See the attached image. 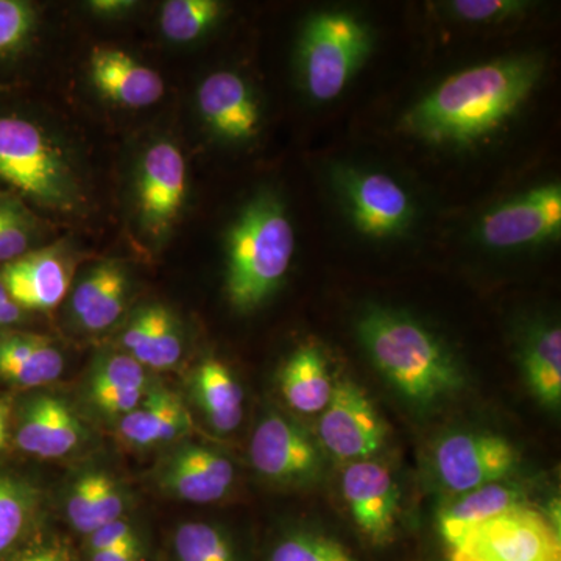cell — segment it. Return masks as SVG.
I'll return each instance as SVG.
<instances>
[{
	"mask_svg": "<svg viewBox=\"0 0 561 561\" xmlns=\"http://www.w3.org/2000/svg\"><path fill=\"white\" fill-rule=\"evenodd\" d=\"M542 70L535 57L476 66L443 81L408 114L405 124L435 142H470L496 130L518 110Z\"/></svg>",
	"mask_w": 561,
	"mask_h": 561,
	"instance_id": "obj_1",
	"label": "cell"
},
{
	"mask_svg": "<svg viewBox=\"0 0 561 561\" xmlns=\"http://www.w3.org/2000/svg\"><path fill=\"white\" fill-rule=\"evenodd\" d=\"M359 335L378 370L409 401L432 404L459 389L461 375L451 354L411 317L382 309L368 312Z\"/></svg>",
	"mask_w": 561,
	"mask_h": 561,
	"instance_id": "obj_2",
	"label": "cell"
},
{
	"mask_svg": "<svg viewBox=\"0 0 561 561\" xmlns=\"http://www.w3.org/2000/svg\"><path fill=\"white\" fill-rule=\"evenodd\" d=\"M295 232L283 205L261 195L242 210L228 238L227 291L241 311L257 308L289 271Z\"/></svg>",
	"mask_w": 561,
	"mask_h": 561,
	"instance_id": "obj_3",
	"label": "cell"
},
{
	"mask_svg": "<svg viewBox=\"0 0 561 561\" xmlns=\"http://www.w3.org/2000/svg\"><path fill=\"white\" fill-rule=\"evenodd\" d=\"M0 192L46 206L72 201V181L43 128L16 110H0Z\"/></svg>",
	"mask_w": 561,
	"mask_h": 561,
	"instance_id": "obj_4",
	"label": "cell"
},
{
	"mask_svg": "<svg viewBox=\"0 0 561 561\" xmlns=\"http://www.w3.org/2000/svg\"><path fill=\"white\" fill-rule=\"evenodd\" d=\"M367 27L346 13H321L302 32L300 66L317 102L337 98L370 51Z\"/></svg>",
	"mask_w": 561,
	"mask_h": 561,
	"instance_id": "obj_5",
	"label": "cell"
},
{
	"mask_svg": "<svg viewBox=\"0 0 561 561\" xmlns=\"http://www.w3.org/2000/svg\"><path fill=\"white\" fill-rule=\"evenodd\" d=\"M449 561H561L560 535L540 512L522 505L467 531Z\"/></svg>",
	"mask_w": 561,
	"mask_h": 561,
	"instance_id": "obj_6",
	"label": "cell"
},
{
	"mask_svg": "<svg viewBox=\"0 0 561 561\" xmlns=\"http://www.w3.org/2000/svg\"><path fill=\"white\" fill-rule=\"evenodd\" d=\"M319 424L321 445L335 459L365 460L386 443V424L365 391L339 381Z\"/></svg>",
	"mask_w": 561,
	"mask_h": 561,
	"instance_id": "obj_7",
	"label": "cell"
},
{
	"mask_svg": "<svg viewBox=\"0 0 561 561\" xmlns=\"http://www.w3.org/2000/svg\"><path fill=\"white\" fill-rule=\"evenodd\" d=\"M516 460L511 443L491 434L449 435L434 454L438 481L456 494L501 481L511 474Z\"/></svg>",
	"mask_w": 561,
	"mask_h": 561,
	"instance_id": "obj_8",
	"label": "cell"
},
{
	"mask_svg": "<svg viewBox=\"0 0 561 561\" xmlns=\"http://www.w3.org/2000/svg\"><path fill=\"white\" fill-rule=\"evenodd\" d=\"M250 460L257 474L279 485L311 481L321 467L320 451L311 435L276 413L265 416L254 430Z\"/></svg>",
	"mask_w": 561,
	"mask_h": 561,
	"instance_id": "obj_9",
	"label": "cell"
},
{
	"mask_svg": "<svg viewBox=\"0 0 561 561\" xmlns=\"http://www.w3.org/2000/svg\"><path fill=\"white\" fill-rule=\"evenodd\" d=\"M234 474V465L216 449L181 445L158 463L154 483L173 500L210 504L230 493Z\"/></svg>",
	"mask_w": 561,
	"mask_h": 561,
	"instance_id": "obj_10",
	"label": "cell"
},
{
	"mask_svg": "<svg viewBox=\"0 0 561 561\" xmlns=\"http://www.w3.org/2000/svg\"><path fill=\"white\" fill-rule=\"evenodd\" d=\"M337 184L362 232L376 238L398 234L411 224L413 208L397 180L378 172L342 169Z\"/></svg>",
	"mask_w": 561,
	"mask_h": 561,
	"instance_id": "obj_11",
	"label": "cell"
},
{
	"mask_svg": "<svg viewBox=\"0 0 561 561\" xmlns=\"http://www.w3.org/2000/svg\"><path fill=\"white\" fill-rule=\"evenodd\" d=\"M560 230L561 187L548 184L486 214L481 234L493 249H513L556 238Z\"/></svg>",
	"mask_w": 561,
	"mask_h": 561,
	"instance_id": "obj_12",
	"label": "cell"
},
{
	"mask_svg": "<svg viewBox=\"0 0 561 561\" xmlns=\"http://www.w3.org/2000/svg\"><path fill=\"white\" fill-rule=\"evenodd\" d=\"M342 491L357 527L371 541L389 540L400 511V490L389 468L370 459L350 461Z\"/></svg>",
	"mask_w": 561,
	"mask_h": 561,
	"instance_id": "obj_13",
	"label": "cell"
},
{
	"mask_svg": "<svg viewBox=\"0 0 561 561\" xmlns=\"http://www.w3.org/2000/svg\"><path fill=\"white\" fill-rule=\"evenodd\" d=\"M186 197V162L171 142L150 147L139 175V209L151 234H164L183 208Z\"/></svg>",
	"mask_w": 561,
	"mask_h": 561,
	"instance_id": "obj_14",
	"label": "cell"
},
{
	"mask_svg": "<svg viewBox=\"0 0 561 561\" xmlns=\"http://www.w3.org/2000/svg\"><path fill=\"white\" fill-rule=\"evenodd\" d=\"M87 431L68 402L39 394L22 405L16 427L18 446L38 459L68 457L83 445Z\"/></svg>",
	"mask_w": 561,
	"mask_h": 561,
	"instance_id": "obj_15",
	"label": "cell"
},
{
	"mask_svg": "<svg viewBox=\"0 0 561 561\" xmlns=\"http://www.w3.org/2000/svg\"><path fill=\"white\" fill-rule=\"evenodd\" d=\"M0 280L22 311H50L65 298L69 271L50 250H32L0 267Z\"/></svg>",
	"mask_w": 561,
	"mask_h": 561,
	"instance_id": "obj_16",
	"label": "cell"
},
{
	"mask_svg": "<svg viewBox=\"0 0 561 561\" xmlns=\"http://www.w3.org/2000/svg\"><path fill=\"white\" fill-rule=\"evenodd\" d=\"M192 430L191 413L175 393L150 386L138 408L119 420V437L131 448L150 449L171 445Z\"/></svg>",
	"mask_w": 561,
	"mask_h": 561,
	"instance_id": "obj_17",
	"label": "cell"
},
{
	"mask_svg": "<svg viewBox=\"0 0 561 561\" xmlns=\"http://www.w3.org/2000/svg\"><path fill=\"white\" fill-rule=\"evenodd\" d=\"M198 108L206 124L228 139H245L260 127V110L241 77L216 72L198 88Z\"/></svg>",
	"mask_w": 561,
	"mask_h": 561,
	"instance_id": "obj_18",
	"label": "cell"
},
{
	"mask_svg": "<svg viewBox=\"0 0 561 561\" xmlns=\"http://www.w3.org/2000/svg\"><path fill=\"white\" fill-rule=\"evenodd\" d=\"M91 79L103 98L128 108L153 105L164 94V83L153 69L117 49L92 54Z\"/></svg>",
	"mask_w": 561,
	"mask_h": 561,
	"instance_id": "obj_19",
	"label": "cell"
},
{
	"mask_svg": "<svg viewBox=\"0 0 561 561\" xmlns=\"http://www.w3.org/2000/svg\"><path fill=\"white\" fill-rule=\"evenodd\" d=\"M149 389V376L139 362L127 353H111L92 367L87 394L95 411L119 421L138 408Z\"/></svg>",
	"mask_w": 561,
	"mask_h": 561,
	"instance_id": "obj_20",
	"label": "cell"
},
{
	"mask_svg": "<svg viewBox=\"0 0 561 561\" xmlns=\"http://www.w3.org/2000/svg\"><path fill=\"white\" fill-rule=\"evenodd\" d=\"M127 508V491L108 471L81 472L66 494V522L80 538L88 537L105 524L125 518Z\"/></svg>",
	"mask_w": 561,
	"mask_h": 561,
	"instance_id": "obj_21",
	"label": "cell"
},
{
	"mask_svg": "<svg viewBox=\"0 0 561 561\" xmlns=\"http://www.w3.org/2000/svg\"><path fill=\"white\" fill-rule=\"evenodd\" d=\"M65 371V357L50 339L31 332H0V379L36 389L57 381Z\"/></svg>",
	"mask_w": 561,
	"mask_h": 561,
	"instance_id": "obj_22",
	"label": "cell"
},
{
	"mask_svg": "<svg viewBox=\"0 0 561 561\" xmlns=\"http://www.w3.org/2000/svg\"><path fill=\"white\" fill-rule=\"evenodd\" d=\"M122 345L146 370H171L183 357L179 323L162 305H149L136 312L122 334Z\"/></svg>",
	"mask_w": 561,
	"mask_h": 561,
	"instance_id": "obj_23",
	"label": "cell"
},
{
	"mask_svg": "<svg viewBox=\"0 0 561 561\" xmlns=\"http://www.w3.org/2000/svg\"><path fill=\"white\" fill-rule=\"evenodd\" d=\"M128 278L116 262H103L92 268L72 295L70 309L83 330H108L121 319L127 301Z\"/></svg>",
	"mask_w": 561,
	"mask_h": 561,
	"instance_id": "obj_24",
	"label": "cell"
},
{
	"mask_svg": "<svg viewBox=\"0 0 561 561\" xmlns=\"http://www.w3.org/2000/svg\"><path fill=\"white\" fill-rule=\"evenodd\" d=\"M192 394L217 434H231L242 423L243 390L224 362L206 359L195 368Z\"/></svg>",
	"mask_w": 561,
	"mask_h": 561,
	"instance_id": "obj_25",
	"label": "cell"
},
{
	"mask_svg": "<svg viewBox=\"0 0 561 561\" xmlns=\"http://www.w3.org/2000/svg\"><path fill=\"white\" fill-rule=\"evenodd\" d=\"M41 530V491L25 479L0 471V561L10 559Z\"/></svg>",
	"mask_w": 561,
	"mask_h": 561,
	"instance_id": "obj_26",
	"label": "cell"
},
{
	"mask_svg": "<svg viewBox=\"0 0 561 561\" xmlns=\"http://www.w3.org/2000/svg\"><path fill=\"white\" fill-rule=\"evenodd\" d=\"M524 496L516 486L507 483H486L479 489L459 494L456 501L446 505L440 515L443 538L449 546H456L467 531L479 524L489 522L501 513L522 507Z\"/></svg>",
	"mask_w": 561,
	"mask_h": 561,
	"instance_id": "obj_27",
	"label": "cell"
},
{
	"mask_svg": "<svg viewBox=\"0 0 561 561\" xmlns=\"http://www.w3.org/2000/svg\"><path fill=\"white\" fill-rule=\"evenodd\" d=\"M280 391L294 411L313 415L330 404L335 383L323 354L316 346L295 351L280 371Z\"/></svg>",
	"mask_w": 561,
	"mask_h": 561,
	"instance_id": "obj_28",
	"label": "cell"
},
{
	"mask_svg": "<svg viewBox=\"0 0 561 561\" xmlns=\"http://www.w3.org/2000/svg\"><path fill=\"white\" fill-rule=\"evenodd\" d=\"M169 561H241L238 546L227 530L216 524H180L169 541Z\"/></svg>",
	"mask_w": 561,
	"mask_h": 561,
	"instance_id": "obj_29",
	"label": "cell"
},
{
	"mask_svg": "<svg viewBox=\"0 0 561 561\" xmlns=\"http://www.w3.org/2000/svg\"><path fill=\"white\" fill-rule=\"evenodd\" d=\"M527 379L531 390L545 404L559 408L561 400V332L549 328L538 332L527 348Z\"/></svg>",
	"mask_w": 561,
	"mask_h": 561,
	"instance_id": "obj_30",
	"label": "cell"
},
{
	"mask_svg": "<svg viewBox=\"0 0 561 561\" xmlns=\"http://www.w3.org/2000/svg\"><path fill=\"white\" fill-rule=\"evenodd\" d=\"M221 11L214 0H171L161 11V28L169 39L190 43L203 35Z\"/></svg>",
	"mask_w": 561,
	"mask_h": 561,
	"instance_id": "obj_31",
	"label": "cell"
},
{
	"mask_svg": "<svg viewBox=\"0 0 561 561\" xmlns=\"http://www.w3.org/2000/svg\"><path fill=\"white\" fill-rule=\"evenodd\" d=\"M35 221L18 198L0 192V267L32 251Z\"/></svg>",
	"mask_w": 561,
	"mask_h": 561,
	"instance_id": "obj_32",
	"label": "cell"
},
{
	"mask_svg": "<svg viewBox=\"0 0 561 561\" xmlns=\"http://www.w3.org/2000/svg\"><path fill=\"white\" fill-rule=\"evenodd\" d=\"M265 561H356L341 542L320 535L289 534L273 542Z\"/></svg>",
	"mask_w": 561,
	"mask_h": 561,
	"instance_id": "obj_33",
	"label": "cell"
},
{
	"mask_svg": "<svg viewBox=\"0 0 561 561\" xmlns=\"http://www.w3.org/2000/svg\"><path fill=\"white\" fill-rule=\"evenodd\" d=\"M36 14L31 3L0 0V66L16 60L35 31Z\"/></svg>",
	"mask_w": 561,
	"mask_h": 561,
	"instance_id": "obj_34",
	"label": "cell"
},
{
	"mask_svg": "<svg viewBox=\"0 0 561 561\" xmlns=\"http://www.w3.org/2000/svg\"><path fill=\"white\" fill-rule=\"evenodd\" d=\"M5 561H83L80 549L69 538L41 530L24 548Z\"/></svg>",
	"mask_w": 561,
	"mask_h": 561,
	"instance_id": "obj_35",
	"label": "cell"
},
{
	"mask_svg": "<svg viewBox=\"0 0 561 561\" xmlns=\"http://www.w3.org/2000/svg\"><path fill=\"white\" fill-rule=\"evenodd\" d=\"M146 540V535L139 529L138 524L125 516V518L105 524L101 529L92 531L88 537L81 538L79 549L81 553H90L121 548V546Z\"/></svg>",
	"mask_w": 561,
	"mask_h": 561,
	"instance_id": "obj_36",
	"label": "cell"
},
{
	"mask_svg": "<svg viewBox=\"0 0 561 561\" xmlns=\"http://www.w3.org/2000/svg\"><path fill=\"white\" fill-rule=\"evenodd\" d=\"M451 9L467 21H490L522 9V3L511 0H457Z\"/></svg>",
	"mask_w": 561,
	"mask_h": 561,
	"instance_id": "obj_37",
	"label": "cell"
},
{
	"mask_svg": "<svg viewBox=\"0 0 561 561\" xmlns=\"http://www.w3.org/2000/svg\"><path fill=\"white\" fill-rule=\"evenodd\" d=\"M81 553V552H80ZM83 561H151L149 541L133 542L105 551L81 553Z\"/></svg>",
	"mask_w": 561,
	"mask_h": 561,
	"instance_id": "obj_38",
	"label": "cell"
},
{
	"mask_svg": "<svg viewBox=\"0 0 561 561\" xmlns=\"http://www.w3.org/2000/svg\"><path fill=\"white\" fill-rule=\"evenodd\" d=\"M24 319V311L16 305L0 280V332L10 331Z\"/></svg>",
	"mask_w": 561,
	"mask_h": 561,
	"instance_id": "obj_39",
	"label": "cell"
},
{
	"mask_svg": "<svg viewBox=\"0 0 561 561\" xmlns=\"http://www.w3.org/2000/svg\"><path fill=\"white\" fill-rule=\"evenodd\" d=\"M10 426V404L7 401H0V449L5 448L9 442Z\"/></svg>",
	"mask_w": 561,
	"mask_h": 561,
	"instance_id": "obj_40",
	"label": "cell"
},
{
	"mask_svg": "<svg viewBox=\"0 0 561 561\" xmlns=\"http://www.w3.org/2000/svg\"><path fill=\"white\" fill-rule=\"evenodd\" d=\"M127 2H106V0H103V2H94L92 3V7L94 9H99L102 11H116L122 9V7H127Z\"/></svg>",
	"mask_w": 561,
	"mask_h": 561,
	"instance_id": "obj_41",
	"label": "cell"
}]
</instances>
